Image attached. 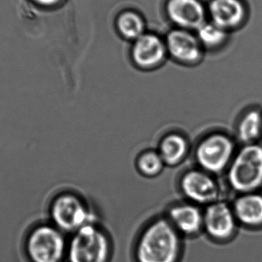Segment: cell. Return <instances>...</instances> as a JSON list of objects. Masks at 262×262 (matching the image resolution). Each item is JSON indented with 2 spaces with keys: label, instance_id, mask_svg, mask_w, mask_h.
<instances>
[{
  "label": "cell",
  "instance_id": "1",
  "mask_svg": "<svg viewBox=\"0 0 262 262\" xmlns=\"http://www.w3.org/2000/svg\"><path fill=\"white\" fill-rule=\"evenodd\" d=\"M181 246L180 233L172 223L156 220L139 237L136 258L137 262H177Z\"/></svg>",
  "mask_w": 262,
  "mask_h": 262
},
{
  "label": "cell",
  "instance_id": "2",
  "mask_svg": "<svg viewBox=\"0 0 262 262\" xmlns=\"http://www.w3.org/2000/svg\"><path fill=\"white\" fill-rule=\"evenodd\" d=\"M67 252L69 262H107L110 242L105 233L92 223L74 233Z\"/></svg>",
  "mask_w": 262,
  "mask_h": 262
},
{
  "label": "cell",
  "instance_id": "3",
  "mask_svg": "<svg viewBox=\"0 0 262 262\" xmlns=\"http://www.w3.org/2000/svg\"><path fill=\"white\" fill-rule=\"evenodd\" d=\"M232 187L237 192L249 193L262 185V146L248 144L232 162L229 173Z\"/></svg>",
  "mask_w": 262,
  "mask_h": 262
},
{
  "label": "cell",
  "instance_id": "4",
  "mask_svg": "<svg viewBox=\"0 0 262 262\" xmlns=\"http://www.w3.org/2000/svg\"><path fill=\"white\" fill-rule=\"evenodd\" d=\"M67 249L62 232L49 225L35 227L26 242V250L32 262H61Z\"/></svg>",
  "mask_w": 262,
  "mask_h": 262
},
{
  "label": "cell",
  "instance_id": "5",
  "mask_svg": "<svg viewBox=\"0 0 262 262\" xmlns=\"http://www.w3.org/2000/svg\"><path fill=\"white\" fill-rule=\"evenodd\" d=\"M50 215L55 226L61 232H73L94 223V216L76 197L58 195L52 201Z\"/></svg>",
  "mask_w": 262,
  "mask_h": 262
},
{
  "label": "cell",
  "instance_id": "6",
  "mask_svg": "<svg viewBox=\"0 0 262 262\" xmlns=\"http://www.w3.org/2000/svg\"><path fill=\"white\" fill-rule=\"evenodd\" d=\"M207 12L209 21L232 33L246 26L250 7L247 0H210Z\"/></svg>",
  "mask_w": 262,
  "mask_h": 262
},
{
  "label": "cell",
  "instance_id": "7",
  "mask_svg": "<svg viewBox=\"0 0 262 262\" xmlns=\"http://www.w3.org/2000/svg\"><path fill=\"white\" fill-rule=\"evenodd\" d=\"M233 149V143L229 137L214 134L200 143L197 149V159L206 170L220 172L230 160Z\"/></svg>",
  "mask_w": 262,
  "mask_h": 262
},
{
  "label": "cell",
  "instance_id": "8",
  "mask_svg": "<svg viewBox=\"0 0 262 262\" xmlns=\"http://www.w3.org/2000/svg\"><path fill=\"white\" fill-rule=\"evenodd\" d=\"M166 13L180 29H197L207 20V6L200 0H168Z\"/></svg>",
  "mask_w": 262,
  "mask_h": 262
},
{
  "label": "cell",
  "instance_id": "9",
  "mask_svg": "<svg viewBox=\"0 0 262 262\" xmlns=\"http://www.w3.org/2000/svg\"><path fill=\"white\" fill-rule=\"evenodd\" d=\"M203 226L211 238L219 241L229 239L235 233V214L226 203H213L205 212Z\"/></svg>",
  "mask_w": 262,
  "mask_h": 262
},
{
  "label": "cell",
  "instance_id": "10",
  "mask_svg": "<svg viewBox=\"0 0 262 262\" xmlns=\"http://www.w3.org/2000/svg\"><path fill=\"white\" fill-rule=\"evenodd\" d=\"M166 49L176 59L183 62H195L202 56L203 46L196 35L186 29H177L168 33Z\"/></svg>",
  "mask_w": 262,
  "mask_h": 262
},
{
  "label": "cell",
  "instance_id": "11",
  "mask_svg": "<svg viewBox=\"0 0 262 262\" xmlns=\"http://www.w3.org/2000/svg\"><path fill=\"white\" fill-rule=\"evenodd\" d=\"M166 43L154 34H144L135 40L132 49L134 62L140 67L149 68L160 64L166 52Z\"/></svg>",
  "mask_w": 262,
  "mask_h": 262
},
{
  "label": "cell",
  "instance_id": "12",
  "mask_svg": "<svg viewBox=\"0 0 262 262\" xmlns=\"http://www.w3.org/2000/svg\"><path fill=\"white\" fill-rule=\"evenodd\" d=\"M182 187L185 194L197 203H212L219 196L216 183L209 176L198 171L186 174L182 181Z\"/></svg>",
  "mask_w": 262,
  "mask_h": 262
},
{
  "label": "cell",
  "instance_id": "13",
  "mask_svg": "<svg viewBox=\"0 0 262 262\" xmlns=\"http://www.w3.org/2000/svg\"><path fill=\"white\" fill-rule=\"evenodd\" d=\"M170 223L179 233L192 235L203 226V217L197 208L189 205L177 206L169 212Z\"/></svg>",
  "mask_w": 262,
  "mask_h": 262
},
{
  "label": "cell",
  "instance_id": "14",
  "mask_svg": "<svg viewBox=\"0 0 262 262\" xmlns=\"http://www.w3.org/2000/svg\"><path fill=\"white\" fill-rule=\"evenodd\" d=\"M234 214L245 226H262V195L251 192L245 193L235 201Z\"/></svg>",
  "mask_w": 262,
  "mask_h": 262
},
{
  "label": "cell",
  "instance_id": "15",
  "mask_svg": "<svg viewBox=\"0 0 262 262\" xmlns=\"http://www.w3.org/2000/svg\"><path fill=\"white\" fill-rule=\"evenodd\" d=\"M196 31V36L202 46L210 49H220L226 46L232 35L231 32L211 21H206Z\"/></svg>",
  "mask_w": 262,
  "mask_h": 262
},
{
  "label": "cell",
  "instance_id": "16",
  "mask_svg": "<svg viewBox=\"0 0 262 262\" xmlns=\"http://www.w3.org/2000/svg\"><path fill=\"white\" fill-rule=\"evenodd\" d=\"M117 27L120 33L127 39L137 40L145 34L144 21L139 14L132 11L122 12L118 16Z\"/></svg>",
  "mask_w": 262,
  "mask_h": 262
},
{
  "label": "cell",
  "instance_id": "17",
  "mask_svg": "<svg viewBox=\"0 0 262 262\" xmlns=\"http://www.w3.org/2000/svg\"><path fill=\"white\" fill-rule=\"evenodd\" d=\"M262 130V117L258 111H251L245 115L238 127L239 140L251 144L259 137Z\"/></svg>",
  "mask_w": 262,
  "mask_h": 262
},
{
  "label": "cell",
  "instance_id": "18",
  "mask_svg": "<svg viewBox=\"0 0 262 262\" xmlns=\"http://www.w3.org/2000/svg\"><path fill=\"white\" fill-rule=\"evenodd\" d=\"M186 141L178 135H170L162 142L160 152L161 158L168 164L179 163L186 152Z\"/></svg>",
  "mask_w": 262,
  "mask_h": 262
},
{
  "label": "cell",
  "instance_id": "19",
  "mask_svg": "<svg viewBox=\"0 0 262 262\" xmlns=\"http://www.w3.org/2000/svg\"><path fill=\"white\" fill-rule=\"evenodd\" d=\"M163 159L155 152H147L139 160V167L140 170L148 176H154L158 173L163 166Z\"/></svg>",
  "mask_w": 262,
  "mask_h": 262
},
{
  "label": "cell",
  "instance_id": "20",
  "mask_svg": "<svg viewBox=\"0 0 262 262\" xmlns=\"http://www.w3.org/2000/svg\"><path fill=\"white\" fill-rule=\"evenodd\" d=\"M34 1L38 3V4L41 5V6H50L57 4L61 0H34Z\"/></svg>",
  "mask_w": 262,
  "mask_h": 262
}]
</instances>
